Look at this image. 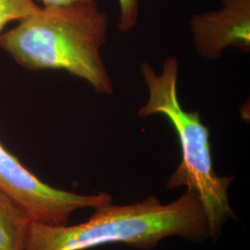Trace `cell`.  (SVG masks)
Returning a JSON list of instances; mask_svg holds the SVG:
<instances>
[{
	"label": "cell",
	"mask_w": 250,
	"mask_h": 250,
	"mask_svg": "<svg viewBox=\"0 0 250 250\" xmlns=\"http://www.w3.org/2000/svg\"><path fill=\"white\" fill-rule=\"evenodd\" d=\"M32 221L0 191V250H25Z\"/></svg>",
	"instance_id": "6"
},
{
	"label": "cell",
	"mask_w": 250,
	"mask_h": 250,
	"mask_svg": "<svg viewBox=\"0 0 250 250\" xmlns=\"http://www.w3.org/2000/svg\"><path fill=\"white\" fill-rule=\"evenodd\" d=\"M40 9L35 0H0V34L9 22H19Z\"/></svg>",
	"instance_id": "7"
},
{
	"label": "cell",
	"mask_w": 250,
	"mask_h": 250,
	"mask_svg": "<svg viewBox=\"0 0 250 250\" xmlns=\"http://www.w3.org/2000/svg\"><path fill=\"white\" fill-rule=\"evenodd\" d=\"M107 15L97 0H75L41 7L0 34V48L29 71L62 70L86 81L99 94H113V83L102 61Z\"/></svg>",
	"instance_id": "1"
},
{
	"label": "cell",
	"mask_w": 250,
	"mask_h": 250,
	"mask_svg": "<svg viewBox=\"0 0 250 250\" xmlns=\"http://www.w3.org/2000/svg\"><path fill=\"white\" fill-rule=\"evenodd\" d=\"M43 3L44 7H56V6H62L70 4L75 0H39Z\"/></svg>",
	"instance_id": "9"
},
{
	"label": "cell",
	"mask_w": 250,
	"mask_h": 250,
	"mask_svg": "<svg viewBox=\"0 0 250 250\" xmlns=\"http://www.w3.org/2000/svg\"><path fill=\"white\" fill-rule=\"evenodd\" d=\"M0 191L20 207L33 223L64 226L73 211L110 203L106 193L80 195L52 188L25 168L0 143Z\"/></svg>",
	"instance_id": "4"
},
{
	"label": "cell",
	"mask_w": 250,
	"mask_h": 250,
	"mask_svg": "<svg viewBox=\"0 0 250 250\" xmlns=\"http://www.w3.org/2000/svg\"><path fill=\"white\" fill-rule=\"evenodd\" d=\"M140 69L148 98L139 108L138 116L161 114L169 120L178 135L181 162L168 180V188L187 187L197 194L207 216L209 236L217 238L224 224L234 216L228 198V188L233 178L216 174L209 130L201 122L198 112L187 111L181 105L177 60L168 58L162 64L161 74L154 72L148 63H142Z\"/></svg>",
	"instance_id": "3"
},
{
	"label": "cell",
	"mask_w": 250,
	"mask_h": 250,
	"mask_svg": "<svg viewBox=\"0 0 250 250\" xmlns=\"http://www.w3.org/2000/svg\"><path fill=\"white\" fill-rule=\"evenodd\" d=\"M193 43L207 59H217L228 46L250 47V0H222L218 9L198 13L190 21Z\"/></svg>",
	"instance_id": "5"
},
{
	"label": "cell",
	"mask_w": 250,
	"mask_h": 250,
	"mask_svg": "<svg viewBox=\"0 0 250 250\" xmlns=\"http://www.w3.org/2000/svg\"><path fill=\"white\" fill-rule=\"evenodd\" d=\"M120 15L117 23L118 29L125 33L133 29L138 20L139 1L138 0H118Z\"/></svg>",
	"instance_id": "8"
},
{
	"label": "cell",
	"mask_w": 250,
	"mask_h": 250,
	"mask_svg": "<svg viewBox=\"0 0 250 250\" xmlns=\"http://www.w3.org/2000/svg\"><path fill=\"white\" fill-rule=\"evenodd\" d=\"M169 236L191 241L209 236L204 208L190 189L166 205L154 196L132 205L103 204L86 222L73 226L32 222L25 250H86L107 244L147 250Z\"/></svg>",
	"instance_id": "2"
}]
</instances>
